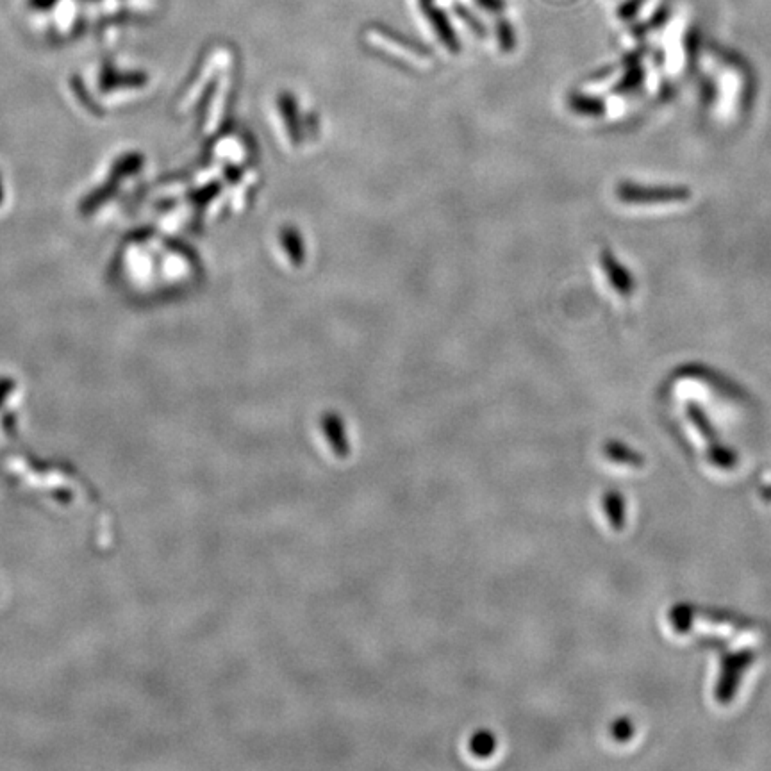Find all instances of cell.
<instances>
[{"label":"cell","mask_w":771,"mask_h":771,"mask_svg":"<svg viewBox=\"0 0 771 771\" xmlns=\"http://www.w3.org/2000/svg\"><path fill=\"white\" fill-rule=\"evenodd\" d=\"M606 456L614 461V463H620V465L639 466L645 465V457L638 454L636 450L625 447L620 441H607L606 447H604Z\"/></svg>","instance_id":"cell-5"},{"label":"cell","mask_w":771,"mask_h":771,"mask_svg":"<svg viewBox=\"0 0 771 771\" xmlns=\"http://www.w3.org/2000/svg\"><path fill=\"white\" fill-rule=\"evenodd\" d=\"M604 509L614 531H622L625 525V502L618 491H607L604 497Z\"/></svg>","instance_id":"cell-7"},{"label":"cell","mask_w":771,"mask_h":771,"mask_svg":"<svg viewBox=\"0 0 771 771\" xmlns=\"http://www.w3.org/2000/svg\"><path fill=\"white\" fill-rule=\"evenodd\" d=\"M282 247L288 252L291 261L295 265H302L304 261V247H302V240H300L299 234L295 233L291 227L284 229L281 234Z\"/></svg>","instance_id":"cell-9"},{"label":"cell","mask_w":771,"mask_h":771,"mask_svg":"<svg viewBox=\"0 0 771 771\" xmlns=\"http://www.w3.org/2000/svg\"><path fill=\"white\" fill-rule=\"evenodd\" d=\"M688 416L691 423L697 427V431L707 441V456L711 459V463L718 466V468H723V470L734 468L736 463H738V454L732 448L723 447L720 440H718V434L714 432L713 425L707 420L704 409L695 406V404H689Z\"/></svg>","instance_id":"cell-1"},{"label":"cell","mask_w":771,"mask_h":771,"mask_svg":"<svg viewBox=\"0 0 771 771\" xmlns=\"http://www.w3.org/2000/svg\"><path fill=\"white\" fill-rule=\"evenodd\" d=\"M618 197L629 204H666L689 199L691 191L686 188H639L636 184H622L618 188Z\"/></svg>","instance_id":"cell-3"},{"label":"cell","mask_w":771,"mask_h":771,"mask_svg":"<svg viewBox=\"0 0 771 771\" xmlns=\"http://www.w3.org/2000/svg\"><path fill=\"white\" fill-rule=\"evenodd\" d=\"M322 427H324V434L327 436V440L331 443L332 448L336 454H347L349 452V441L345 436V429H343V423L340 418L331 413V415H325L322 420Z\"/></svg>","instance_id":"cell-4"},{"label":"cell","mask_w":771,"mask_h":771,"mask_svg":"<svg viewBox=\"0 0 771 771\" xmlns=\"http://www.w3.org/2000/svg\"><path fill=\"white\" fill-rule=\"evenodd\" d=\"M13 388H15V382L9 381V379H0V404L13 391Z\"/></svg>","instance_id":"cell-14"},{"label":"cell","mask_w":771,"mask_h":771,"mask_svg":"<svg viewBox=\"0 0 771 771\" xmlns=\"http://www.w3.org/2000/svg\"><path fill=\"white\" fill-rule=\"evenodd\" d=\"M495 750V739L490 732H481L472 739V752L479 757H488Z\"/></svg>","instance_id":"cell-11"},{"label":"cell","mask_w":771,"mask_h":771,"mask_svg":"<svg viewBox=\"0 0 771 771\" xmlns=\"http://www.w3.org/2000/svg\"><path fill=\"white\" fill-rule=\"evenodd\" d=\"M698 614L695 616H702L705 620L714 623H727L730 627L738 629V631H754V622L743 618V616H736V614L727 613V611H716V609H695Z\"/></svg>","instance_id":"cell-6"},{"label":"cell","mask_w":771,"mask_h":771,"mask_svg":"<svg viewBox=\"0 0 771 771\" xmlns=\"http://www.w3.org/2000/svg\"><path fill=\"white\" fill-rule=\"evenodd\" d=\"M755 654L752 650H741L738 654H729L723 657L722 675L718 680L716 698L720 704H730L738 691L741 673L754 663Z\"/></svg>","instance_id":"cell-2"},{"label":"cell","mask_w":771,"mask_h":771,"mask_svg":"<svg viewBox=\"0 0 771 771\" xmlns=\"http://www.w3.org/2000/svg\"><path fill=\"white\" fill-rule=\"evenodd\" d=\"M602 263H604V268L607 270L609 279H611V282L616 286V290L623 293V295L631 293L632 286H634L631 275L627 274L622 266L618 265L613 257L609 256L607 252L602 256Z\"/></svg>","instance_id":"cell-8"},{"label":"cell","mask_w":771,"mask_h":771,"mask_svg":"<svg viewBox=\"0 0 771 771\" xmlns=\"http://www.w3.org/2000/svg\"><path fill=\"white\" fill-rule=\"evenodd\" d=\"M695 618V607L688 606V604H680V606L673 607L672 614H670V620H672L675 631L684 634L691 629V622Z\"/></svg>","instance_id":"cell-10"},{"label":"cell","mask_w":771,"mask_h":771,"mask_svg":"<svg viewBox=\"0 0 771 771\" xmlns=\"http://www.w3.org/2000/svg\"><path fill=\"white\" fill-rule=\"evenodd\" d=\"M611 734L616 741H627L634 734V725L629 718H620L618 722L611 725Z\"/></svg>","instance_id":"cell-12"},{"label":"cell","mask_w":771,"mask_h":771,"mask_svg":"<svg viewBox=\"0 0 771 771\" xmlns=\"http://www.w3.org/2000/svg\"><path fill=\"white\" fill-rule=\"evenodd\" d=\"M6 204H8V184H6L4 174H2V170H0V211L4 209Z\"/></svg>","instance_id":"cell-13"}]
</instances>
